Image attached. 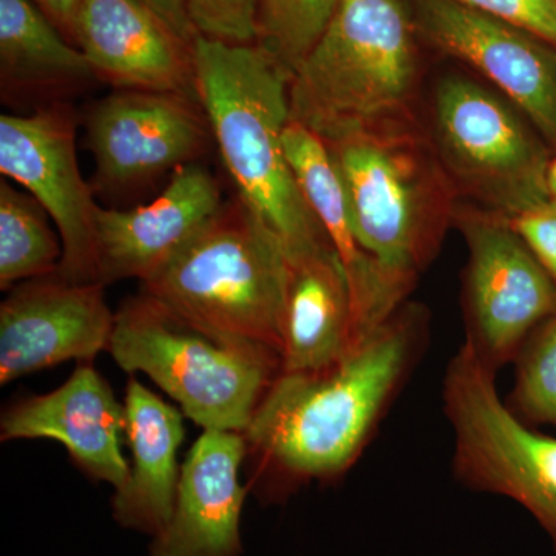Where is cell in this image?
Returning a JSON list of instances; mask_svg holds the SVG:
<instances>
[{
	"label": "cell",
	"instance_id": "1",
	"mask_svg": "<svg viewBox=\"0 0 556 556\" xmlns=\"http://www.w3.org/2000/svg\"><path fill=\"white\" fill-rule=\"evenodd\" d=\"M428 325L426 306L405 302L334 364L277 376L243 433L263 500L350 470L422 356Z\"/></svg>",
	"mask_w": 556,
	"mask_h": 556
},
{
	"label": "cell",
	"instance_id": "2",
	"mask_svg": "<svg viewBox=\"0 0 556 556\" xmlns=\"http://www.w3.org/2000/svg\"><path fill=\"white\" fill-rule=\"evenodd\" d=\"M193 60L200 104L241 203L287 257L331 247L285 152L291 76L257 43L199 36Z\"/></svg>",
	"mask_w": 556,
	"mask_h": 556
},
{
	"label": "cell",
	"instance_id": "3",
	"mask_svg": "<svg viewBox=\"0 0 556 556\" xmlns=\"http://www.w3.org/2000/svg\"><path fill=\"white\" fill-rule=\"evenodd\" d=\"M416 33L408 0H340L289 83L291 119L327 144L419 121Z\"/></svg>",
	"mask_w": 556,
	"mask_h": 556
},
{
	"label": "cell",
	"instance_id": "4",
	"mask_svg": "<svg viewBox=\"0 0 556 556\" xmlns=\"http://www.w3.org/2000/svg\"><path fill=\"white\" fill-rule=\"evenodd\" d=\"M327 146L365 248L415 288L441 252L460 201L426 124L383 127Z\"/></svg>",
	"mask_w": 556,
	"mask_h": 556
},
{
	"label": "cell",
	"instance_id": "5",
	"mask_svg": "<svg viewBox=\"0 0 556 556\" xmlns=\"http://www.w3.org/2000/svg\"><path fill=\"white\" fill-rule=\"evenodd\" d=\"M287 276L280 241L239 199L223 204L141 283L192 324L281 356Z\"/></svg>",
	"mask_w": 556,
	"mask_h": 556
},
{
	"label": "cell",
	"instance_id": "6",
	"mask_svg": "<svg viewBox=\"0 0 556 556\" xmlns=\"http://www.w3.org/2000/svg\"><path fill=\"white\" fill-rule=\"evenodd\" d=\"M109 353L152 379L203 430L244 433L281 372L270 348L223 338L139 292L115 314Z\"/></svg>",
	"mask_w": 556,
	"mask_h": 556
},
{
	"label": "cell",
	"instance_id": "7",
	"mask_svg": "<svg viewBox=\"0 0 556 556\" xmlns=\"http://www.w3.org/2000/svg\"><path fill=\"white\" fill-rule=\"evenodd\" d=\"M426 129L460 201L511 219L551 200L548 144L503 94L445 75Z\"/></svg>",
	"mask_w": 556,
	"mask_h": 556
},
{
	"label": "cell",
	"instance_id": "8",
	"mask_svg": "<svg viewBox=\"0 0 556 556\" xmlns=\"http://www.w3.org/2000/svg\"><path fill=\"white\" fill-rule=\"evenodd\" d=\"M495 378L466 342L445 369L442 405L453 430V473L468 489L521 504L556 554V438L503 404Z\"/></svg>",
	"mask_w": 556,
	"mask_h": 556
},
{
	"label": "cell",
	"instance_id": "9",
	"mask_svg": "<svg viewBox=\"0 0 556 556\" xmlns=\"http://www.w3.org/2000/svg\"><path fill=\"white\" fill-rule=\"evenodd\" d=\"M453 226L468 249L464 342L496 375L555 316L556 283L510 218L459 201Z\"/></svg>",
	"mask_w": 556,
	"mask_h": 556
},
{
	"label": "cell",
	"instance_id": "10",
	"mask_svg": "<svg viewBox=\"0 0 556 556\" xmlns=\"http://www.w3.org/2000/svg\"><path fill=\"white\" fill-rule=\"evenodd\" d=\"M0 172L20 182L56 223L64 257L56 276L98 281V206L76 160L75 119L65 105L0 116Z\"/></svg>",
	"mask_w": 556,
	"mask_h": 556
},
{
	"label": "cell",
	"instance_id": "11",
	"mask_svg": "<svg viewBox=\"0 0 556 556\" xmlns=\"http://www.w3.org/2000/svg\"><path fill=\"white\" fill-rule=\"evenodd\" d=\"M417 31L477 70L556 150V51L517 25L456 0H408Z\"/></svg>",
	"mask_w": 556,
	"mask_h": 556
},
{
	"label": "cell",
	"instance_id": "12",
	"mask_svg": "<svg viewBox=\"0 0 556 556\" xmlns=\"http://www.w3.org/2000/svg\"><path fill=\"white\" fill-rule=\"evenodd\" d=\"M100 281L78 283L56 274L11 288L0 305V386L109 351L116 313Z\"/></svg>",
	"mask_w": 556,
	"mask_h": 556
},
{
	"label": "cell",
	"instance_id": "13",
	"mask_svg": "<svg viewBox=\"0 0 556 556\" xmlns=\"http://www.w3.org/2000/svg\"><path fill=\"white\" fill-rule=\"evenodd\" d=\"M87 135L102 186L129 188L192 164L212 130L199 100L123 90L94 105Z\"/></svg>",
	"mask_w": 556,
	"mask_h": 556
},
{
	"label": "cell",
	"instance_id": "14",
	"mask_svg": "<svg viewBox=\"0 0 556 556\" xmlns=\"http://www.w3.org/2000/svg\"><path fill=\"white\" fill-rule=\"evenodd\" d=\"M72 38L94 75L119 89L199 100L193 43L141 0H80Z\"/></svg>",
	"mask_w": 556,
	"mask_h": 556
},
{
	"label": "cell",
	"instance_id": "15",
	"mask_svg": "<svg viewBox=\"0 0 556 556\" xmlns=\"http://www.w3.org/2000/svg\"><path fill=\"white\" fill-rule=\"evenodd\" d=\"M126 405L121 404L93 362H79L56 390L22 397L3 412L2 442L53 439L93 481L126 484L130 466L123 455Z\"/></svg>",
	"mask_w": 556,
	"mask_h": 556
},
{
	"label": "cell",
	"instance_id": "16",
	"mask_svg": "<svg viewBox=\"0 0 556 556\" xmlns=\"http://www.w3.org/2000/svg\"><path fill=\"white\" fill-rule=\"evenodd\" d=\"M283 146L300 189L345 269L358 342L404 305L413 288L388 273L365 248L328 146L292 119L285 129Z\"/></svg>",
	"mask_w": 556,
	"mask_h": 556
},
{
	"label": "cell",
	"instance_id": "17",
	"mask_svg": "<svg viewBox=\"0 0 556 556\" xmlns=\"http://www.w3.org/2000/svg\"><path fill=\"white\" fill-rule=\"evenodd\" d=\"M247 456L243 433L204 430L182 463L170 521L150 540V556L243 555L248 489L240 468Z\"/></svg>",
	"mask_w": 556,
	"mask_h": 556
},
{
	"label": "cell",
	"instance_id": "18",
	"mask_svg": "<svg viewBox=\"0 0 556 556\" xmlns=\"http://www.w3.org/2000/svg\"><path fill=\"white\" fill-rule=\"evenodd\" d=\"M223 206L217 179L204 167L175 170L169 186L144 206L98 208V281H144Z\"/></svg>",
	"mask_w": 556,
	"mask_h": 556
},
{
	"label": "cell",
	"instance_id": "19",
	"mask_svg": "<svg viewBox=\"0 0 556 556\" xmlns=\"http://www.w3.org/2000/svg\"><path fill=\"white\" fill-rule=\"evenodd\" d=\"M127 441L131 464L126 484L115 490L112 517L123 529L159 536L170 521L177 497L178 450L185 441V413L142 386L126 390Z\"/></svg>",
	"mask_w": 556,
	"mask_h": 556
},
{
	"label": "cell",
	"instance_id": "20",
	"mask_svg": "<svg viewBox=\"0 0 556 556\" xmlns=\"http://www.w3.org/2000/svg\"><path fill=\"white\" fill-rule=\"evenodd\" d=\"M287 260L281 372L328 367L356 343L353 298L345 269L331 247Z\"/></svg>",
	"mask_w": 556,
	"mask_h": 556
},
{
	"label": "cell",
	"instance_id": "21",
	"mask_svg": "<svg viewBox=\"0 0 556 556\" xmlns=\"http://www.w3.org/2000/svg\"><path fill=\"white\" fill-rule=\"evenodd\" d=\"M0 72L9 94L60 93L97 76L33 0H0Z\"/></svg>",
	"mask_w": 556,
	"mask_h": 556
},
{
	"label": "cell",
	"instance_id": "22",
	"mask_svg": "<svg viewBox=\"0 0 556 556\" xmlns=\"http://www.w3.org/2000/svg\"><path fill=\"white\" fill-rule=\"evenodd\" d=\"M46 208L10 181L0 182V288L49 277L60 269L64 247L47 222Z\"/></svg>",
	"mask_w": 556,
	"mask_h": 556
},
{
	"label": "cell",
	"instance_id": "23",
	"mask_svg": "<svg viewBox=\"0 0 556 556\" xmlns=\"http://www.w3.org/2000/svg\"><path fill=\"white\" fill-rule=\"evenodd\" d=\"M340 0H258L257 40L289 76L327 30Z\"/></svg>",
	"mask_w": 556,
	"mask_h": 556
},
{
	"label": "cell",
	"instance_id": "24",
	"mask_svg": "<svg viewBox=\"0 0 556 556\" xmlns=\"http://www.w3.org/2000/svg\"><path fill=\"white\" fill-rule=\"evenodd\" d=\"M514 364L508 408L529 426L556 427V314L529 336Z\"/></svg>",
	"mask_w": 556,
	"mask_h": 556
},
{
	"label": "cell",
	"instance_id": "25",
	"mask_svg": "<svg viewBox=\"0 0 556 556\" xmlns=\"http://www.w3.org/2000/svg\"><path fill=\"white\" fill-rule=\"evenodd\" d=\"M199 36L229 43H255L258 0H185Z\"/></svg>",
	"mask_w": 556,
	"mask_h": 556
},
{
	"label": "cell",
	"instance_id": "26",
	"mask_svg": "<svg viewBox=\"0 0 556 556\" xmlns=\"http://www.w3.org/2000/svg\"><path fill=\"white\" fill-rule=\"evenodd\" d=\"M556 47V0H456Z\"/></svg>",
	"mask_w": 556,
	"mask_h": 556
},
{
	"label": "cell",
	"instance_id": "27",
	"mask_svg": "<svg viewBox=\"0 0 556 556\" xmlns=\"http://www.w3.org/2000/svg\"><path fill=\"white\" fill-rule=\"evenodd\" d=\"M511 225L556 283V201L551 199L547 203L511 218Z\"/></svg>",
	"mask_w": 556,
	"mask_h": 556
},
{
	"label": "cell",
	"instance_id": "28",
	"mask_svg": "<svg viewBox=\"0 0 556 556\" xmlns=\"http://www.w3.org/2000/svg\"><path fill=\"white\" fill-rule=\"evenodd\" d=\"M141 2L155 11L161 20L166 21V24L174 28L182 39L193 43L199 38V33L190 21L185 0H141Z\"/></svg>",
	"mask_w": 556,
	"mask_h": 556
},
{
	"label": "cell",
	"instance_id": "29",
	"mask_svg": "<svg viewBox=\"0 0 556 556\" xmlns=\"http://www.w3.org/2000/svg\"><path fill=\"white\" fill-rule=\"evenodd\" d=\"M60 30L72 36L73 21L80 0H33Z\"/></svg>",
	"mask_w": 556,
	"mask_h": 556
},
{
	"label": "cell",
	"instance_id": "30",
	"mask_svg": "<svg viewBox=\"0 0 556 556\" xmlns=\"http://www.w3.org/2000/svg\"><path fill=\"white\" fill-rule=\"evenodd\" d=\"M547 188L551 199L556 201V155L552 156L547 170Z\"/></svg>",
	"mask_w": 556,
	"mask_h": 556
}]
</instances>
